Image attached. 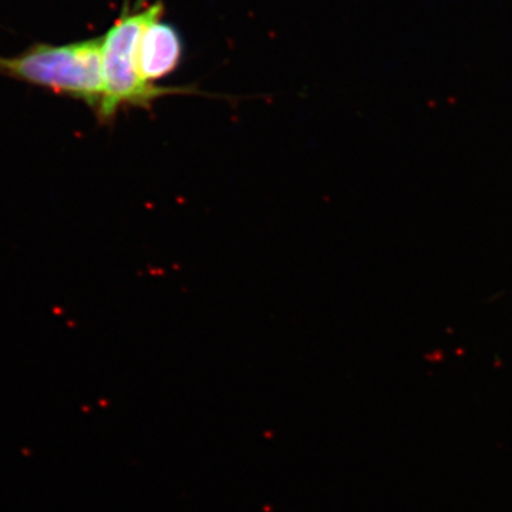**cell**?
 I'll return each mask as SVG.
<instances>
[{"instance_id": "6da1fadb", "label": "cell", "mask_w": 512, "mask_h": 512, "mask_svg": "<svg viewBox=\"0 0 512 512\" xmlns=\"http://www.w3.org/2000/svg\"><path fill=\"white\" fill-rule=\"evenodd\" d=\"M163 3L130 10L128 0L123 13L109 32L101 36L103 97L96 114L101 123H111L126 107L148 109L154 101L173 94L195 93L192 87H164L148 83L138 72L137 47L147 23L163 16Z\"/></svg>"}, {"instance_id": "3957f363", "label": "cell", "mask_w": 512, "mask_h": 512, "mask_svg": "<svg viewBox=\"0 0 512 512\" xmlns=\"http://www.w3.org/2000/svg\"><path fill=\"white\" fill-rule=\"evenodd\" d=\"M184 55L183 37L171 23L157 16L147 23L137 47L138 72L148 83L175 72Z\"/></svg>"}, {"instance_id": "7a4b0ae2", "label": "cell", "mask_w": 512, "mask_h": 512, "mask_svg": "<svg viewBox=\"0 0 512 512\" xmlns=\"http://www.w3.org/2000/svg\"><path fill=\"white\" fill-rule=\"evenodd\" d=\"M101 37L66 45L36 43L15 56H0V74L72 97L97 111L103 97Z\"/></svg>"}]
</instances>
